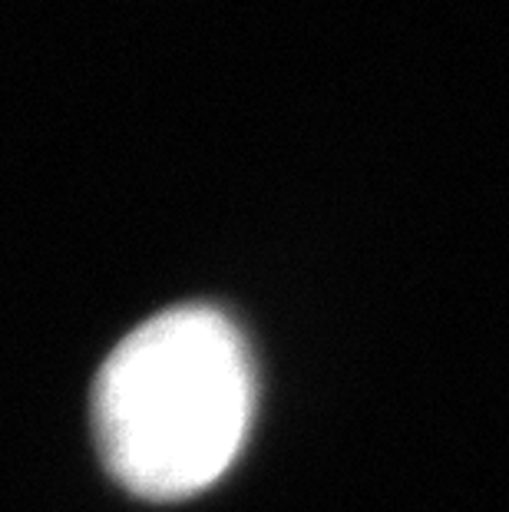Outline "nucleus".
<instances>
[{"label": "nucleus", "mask_w": 509, "mask_h": 512, "mask_svg": "<svg viewBox=\"0 0 509 512\" xmlns=\"http://www.w3.org/2000/svg\"><path fill=\"white\" fill-rule=\"evenodd\" d=\"M255 374L245 337L205 304L162 311L96 377L93 427L110 473L146 499L209 489L245 443Z\"/></svg>", "instance_id": "f257e3e1"}]
</instances>
